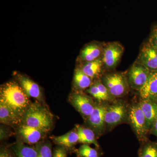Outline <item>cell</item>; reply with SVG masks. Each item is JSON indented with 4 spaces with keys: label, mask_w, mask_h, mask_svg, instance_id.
Instances as JSON below:
<instances>
[{
    "label": "cell",
    "mask_w": 157,
    "mask_h": 157,
    "mask_svg": "<svg viewBox=\"0 0 157 157\" xmlns=\"http://www.w3.org/2000/svg\"><path fill=\"white\" fill-rule=\"evenodd\" d=\"M0 103L8 106L22 119L31 103L29 97L15 82L3 85L0 90Z\"/></svg>",
    "instance_id": "obj_1"
},
{
    "label": "cell",
    "mask_w": 157,
    "mask_h": 157,
    "mask_svg": "<svg viewBox=\"0 0 157 157\" xmlns=\"http://www.w3.org/2000/svg\"><path fill=\"white\" fill-rule=\"evenodd\" d=\"M53 116L39 102L31 104L23 118L22 124L47 132L53 124Z\"/></svg>",
    "instance_id": "obj_2"
},
{
    "label": "cell",
    "mask_w": 157,
    "mask_h": 157,
    "mask_svg": "<svg viewBox=\"0 0 157 157\" xmlns=\"http://www.w3.org/2000/svg\"><path fill=\"white\" fill-rule=\"evenodd\" d=\"M126 72H107L101 78L102 83L114 98L125 97L130 90Z\"/></svg>",
    "instance_id": "obj_3"
},
{
    "label": "cell",
    "mask_w": 157,
    "mask_h": 157,
    "mask_svg": "<svg viewBox=\"0 0 157 157\" xmlns=\"http://www.w3.org/2000/svg\"><path fill=\"white\" fill-rule=\"evenodd\" d=\"M129 106L122 100H116L112 104H109L105 116L107 131H111L117 126L128 122Z\"/></svg>",
    "instance_id": "obj_4"
},
{
    "label": "cell",
    "mask_w": 157,
    "mask_h": 157,
    "mask_svg": "<svg viewBox=\"0 0 157 157\" xmlns=\"http://www.w3.org/2000/svg\"><path fill=\"white\" fill-rule=\"evenodd\" d=\"M128 123L140 144L148 140L147 135L150 133L149 130L139 102L129 106Z\"/></svg>",
    "instance_id": "obj_5"
},
{
    "label": "cell",
    "mask_w": 157,
    "mask_h": 157,
    "mask_svg": "<svg viewBox=\"0 0 157 157\" xmlns=\"http://www.w3.org/2000/svg\"><path fill=\"white\" fill-rule=\"evenodd\" d=\"M124 48L118 42L105 43L102 54V61L106 72L114 71L123 55Z\"/></svg>",
    "instance_id": "obj_6"
},
{
    "label": "cell",
    "mask_w": 157,
    "mask_h": 157,
    "mask_svg": "<svg viewBox=\"0 0 157 157\" xmlns=\"http://www.w3.org/2000/svg\"><path fill=\"white\" fill-rule=\"evenodd\" d=\"M109 103H96L95 107L90 115L86 120L89 128L92 129L97 137H100L106 131L105 116Z\"/></svg>",
    "instance_id": "obj_7"
},
{
    "label": "cell",
    "mask_w": 157,
    "mask_h": 157,
    "mask_svg": "<svg viewBox=\"0 0 157 157\" xmlns=\"http://www.w3.org/2000/svg\"><path fill=\"white\" fill-rule=\"evenodd\" d=\"M150 73L146 67L135 61L127 72L130 89L139 92L147 81Z\"/></svg>",
    "instance_id": "obj_8"
},
{
    "label": "cell",
    "mask_w": 157,
    "mask_h": 157,
    "mask_svg": "<svg viewBox=\"0 0 157 157\" xmlns=\"http://www.w3.org/2000/svg\"><path fill=\"white\" fill-rule=\"evenodd\" d=\"M69 101L85 121L92 112L96 104L91 97L80 91L71 94Z\"/></svg>",
    "instance_id": "obj_9"
},
{
    "label": "cell",
    "mask_w": 157,
    "mask_h": 157,
    "mask_svg": "<svg viewBox=\"0 0 157 157\" xmlns=\"http://www.w3.org/2000/svg\"><path fill=\"white\" fill-rule=\"evenodd\" d=\"M135 61L143 65L151 71H157V48L148 40L144 42Z\"/></svg>",
    "instance_id": "obj_10"
},
{
    "label": "cell",
    "mask_w": 157,
    "mask_h": 157,
    "mask_svg": "<svg viewBox=\"0 0 157 157\" xmlns=\"http://www.w3.org/2000/svg\"><path fill=\"white\" fill-rule=\"evenodd\" d=\"M105 43L97 42L87 44L82 49L78 61L80 63L90 62L101 57Z\"/></svg>",
    "instance_id": "obj_11"
},
{
    "label": "cell",
    "mask_w": 157,
    "mask_h": 157,
    "mask_svg": "<svg viewBox=\"0 0 157 157\" xmlns=\"http://www.w3.org/2000/svg\"><path fill=\"white\" fill-rule=\"evenodd\" d=\"M86 91L99 103H112L116 100L111 95L107 87L102 83L101 78L94 81L93 84Z\"/></svg>",
    "instance_id": "obj_12"
},
{
    "label": "cell",
    "mask_w": 157,
    "mask_h": 157,
    "mask_svg": "<svg viewBox=\"0 0 157 157\" xmlns=\"http://www.w3.org/2000/svg\"><path fill=\"white\" fill-rule=\"evenodd\" d=\"M78 68L91 78L93 81L100 79L106 73L102 57L92 61L81 63Z\"/></svg>",
    "instance_id": "obj_13"
},
{
    "label": "cell",
    "mask_w": 157,
    "mask_h": 157,
    "mask_svg": "<svg viewBox=\"0 0 157 157\" xmlns=\"http://www.w3.org/2000/svg\"><path fill=\"white\" fill-rule=\"evenodd\" d=\"M138 93L140 100L157 101V71H151L147 81Z\"/></svg>",
    "instance_id": "obj_14"
},
{
    "label": "cell",
    "mask_w": 157,
    "mask_h": 157,
    "mask_svg": "<svg viewBox=\"0 0 157 157\" xmlns=\"http://www.w3.org/2000/svg\"><path fill=\"white\" fill-rule=\"evenodd\" d=\"M18 133L25 143L33 144L39 143L45 136L46 132L22 124L19 128Z\"/></svg>",
    "instance_id": "obj_15"
},
{
    "label": "cell",
    "mask_w": 157,
    "mask_h": 157,
    "mask_svg": "<svg viewBox=\"0 0 157 157\" xmlns=\"http://www.w3.org/2000/svg\"><path fill=\"white\" fill-rule=\"evenodd\" d=\"M17 79L21 86L29 98L42 100V94L39 86L28 77L22 75L17 76Z\"/></svg>",
    "instance_id": "obj_16"
},
{
    "label": "cell",
    "mask_w": 157,
    "mask_h": 157,
    "mask_svg": "<svg viewBox=\"0 0 157 157\" xmlns=\"http://www.w3.org/2000/svg\"><path fill=\"white\" fill-rule=\"evenodd\" d=\"M139 103L150 131L152 125L157 119V101L140 100Z\"/></svg>",
    "instance_id": "obj_17"
},
{
    "label": "cell",
    "mask_w": 157,
    "mask_h": 157,
    "mask_svg": "<svg viewBox=\"0 0 157 157\" xmlns=\"http://www.w3.org/2000/svg\"><path fill=\"white\" fill-rule=\"evenodd\" d=\"M0 121L1 123L14 126L22 123V119L8 106L0 103Z\"/></svg>",
    "instance_id": "obj_18"
},
{
    "label": "cell",
    "mask_w": 157,
    "mask_h": 157,
    "mask_svg": "<svg viewBox=\"0 0 157 157\" xmlns=\"http://www.w3.org/2000/svg\"><path fill=\"white\" fill-rule=\"evenodd\" d=\"M76 129L79 137V143L82 144H93L97 148H100V145L97 141V135L92 129L79 125L76 126Z\"/></svg>",
    "instance_id": "obj_19"
},
{
    "label": "cell",
    "mask_w": 157,
    "mask_h": 157,
    "mask_svg": "<svg viewBox=\"0 0 157 157\" xmlns=\"http://www.w3.org/2000/svg\"><path fill=\"white\" fill-rule=\"evenodd\" d=\"M52 139L55 143L66 148H73L78 143L79 137L76 129L71 131L65 135L59 136H53Z\"/></svg>",
    "instance_id": "obj_20"
},
{
    "label": "cell",
    "mask_w": 157,
    "mask_h": 157,
    "mask_svg": "<svg viewBox=\"0 0 157 157\" xmlns=\"http://www.w3.org/2000/svg\"><path fill=\"white\" fill-rule=\"evenodd\" d=\"M94 81L85 74L79 68H76L74 72L73 84L77 91H82L87 90L93 84Z\"/></svg>",
    "instance_id": "obj_21"
},
{
    "label": "cell",
    "mask_w": 157,
    "mask_h": 157,
    "mask_svg": "<svg viewBox=\"0 0 157 157\" xmlns=\"http://www.w3.org/2000/svg\"><path fill=\"white\" fill-rule=\"evenodd\" d=\"M11 148L16 157H37L38 155L36 146H29L21 141L17 142Z\"/></svg>",
    "instance_id": "obj_22"
},
{
    "label": "cell",
    "mask_w": 157,
    "mask_h": 157,
    "mask_svg": "<svg viewBox=\"0 0 157 157\" xmlns=\"http://www.w3.org/2000/svg\"><path fill=\"white\" fill-rule=\"evenodd\" d=\"M138 151L139 157H157V142L149 140L140 144Z\"/></svg>",
    "instance_id": "obj_23"
},
{
    "label": "cell",
    "mask_w": 157,
    "mask_h": 157,
    "mask_svg": "<svg viewBox=\"0 0 157 157\" xmlns=\"http://www.w3.org/2000/svg\"><path fill=\"white\" fill-rule=\"evenodd\" d=\"M76 154L77 157H100L98 151L87 144H82L76 151Z\"/></svg>",
    "instance_id": "obj_24"
},
{
    "label": "cell",
    "mask_w": 157,
    "mask_h": 157,
    "mask_svg": "<svg viewBox=\"0 0 157 157\" xmlns=\"http://www.w3.org/2000/svg\"><path fill=\"white\" fill-rule=\"evenodd\" d=\"M38 155L37 157H52L51 144L48 141L37 143Z\"/></svg>",
    "instance_id": "obj_25"
},
{
    "label": "cell",
    "mask_w": 157,
    "mask_h": 157,
    "mask_svg": "<svg viewBox=\"0 0 157 157\" xmlns=\"http://www.w3.org/2000/svg\"><path fill=\"white\" fill-rule=\"evenodd\" d=\"M52 157H67V148L59 145L57 146L54 150Z\"/></svg>",
    "instance_id": "obj_26"
},
{
    "label": "cell",
    "mask_w": 157,
    "mask_h": 157,
    "mask_svg": "<svg viewBox=\"0 0 157 157\" xmlns=\"http://www.w3.org/2000/svg\"><path fill=\"white\" fill-rule=\"evenodd\" d=\"M148 41L157 48V25L153 28Z\"/></svg>",
    "instance_id": "obj_27"
},
{
    "label": "cell",
    "mask_w": 157,
    "mask_h": 157,
    "mask_svg": "<svg viewBox=\"0 0 157 157\" xmlns=\"http://www.w3.org/2000/svg\"><path fill=\"white\" fill-rule=\"evenodd\" d=\"M0 157H16V156L13 151H11L8 147H4L1 149Z\"/></svg>",
    "instance_id": "obj_28"
},
{
    "label": "cell",
    "mask_w": 157,
    "mask_h": 157,
    "mask_svg": "<svg viewBox=\"0 0 157 157\" xmlns=\"http://www.w3.org/2000/svg\"><path fill=\"white\" fill-rule=\"evenodd\" d=\"M150 133L157 137V119L152 125L150 130Z\"/></svg>",
    "instance_id": "obj_29"
}]
</instances>
